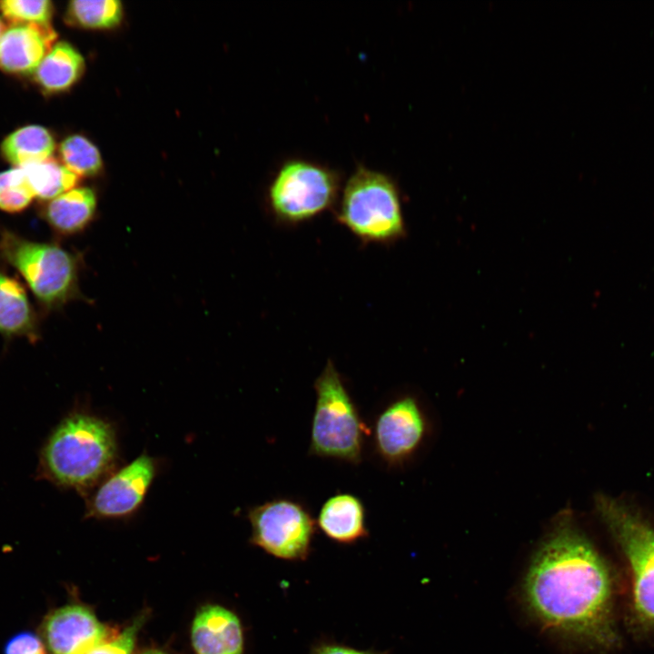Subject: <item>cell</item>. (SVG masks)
<instances>
[{"instance_id":"cell-6","label":"cell","mask_w":654,"mask_h":654,"mask_svg":"<svg viewBox=\"0 0 654 654\" xmlns=\"http://www.w3.org/2000/svg\"><path fill=\"white\" fill-rule=\"evenodd\" d=\"M341 189L336 171L312 161L291 159L283 163L271 181L267 204L279 223L295 225L331 209Z\"/></svg>"},{"instance_id":"cell-15","label":"cell","mask_w":654,"mask_h":654,"mask_svg":"<svg viewBox=\"0 0 654 654\" xmlns=\"http://www.w3.org/2000/svg\"><path fill=\"white\" fill-rule=\"evenodd\" d=\"M0 334L31 342L38 338L37 318L25 287L4 272H0Z\"/></svg>"},{"instance_id":"cell-9","label":"cell","mask_w":654,"mask_h":654,"mask_svg":"<svg viewBox=\"0 0 654 654\" xmlns=\"http://www.w3.org/2000/svg\"><path fill=\"white\" fill-rule=\"evenodd\" d=\"M428 421L416 397L398 396L376 414L372 447L376 456L389 467H400L418 452L428 434Z\"/></svg>"},{"instance_id":"cell-13","label":"cell","mask_w":654,"mask_h":654,"mask_svg":"<svg viewBox=\"0 0 654 654\" xmlns=\"http://www.w3.org/2000/svg\"><path fill=\"white\" fill-rule=\"evenodd\" d=\"M196 654H242L243 639L238 618L218 605H205L196 613L191 629Z\"/></svg>"},{"instance_id":"cell-27","label":"cell","mask_w":654,"mask_h":654,"mask_svg":"<svg viewBox=\"0 0 654 654\" xmlns=\"http://www.w3.org/2000/svg\"><path fill=\"white\" fill-rule=\"evenodd\" d=\"M140 654H168L161 649H148L141 652Z\"/></svg>"},{"instance_id":"cell-10","label":"cell","mask_w":654,"mask_h":654,"mask_svg":"<svg viewBox=\"0 0 654 654\" xmlns=\"http://www.w3.org/2000/svg\"><path fill=\"white\" fill-rule=\"evenodd\" d=\"M158 461L144 452L114 470L97 484L86 499V518L123 520L142 507L157 475Z\"/></svg>"},{"instance_id":"cell-14","label":"cell","mask_w":654,"mask_h":654,"mask_svg":"<svg viewBox=\"0 0 654 654\" xmlns=\"http://www.w3.org/2000/svg\"><path fill=\"white\" fill-rule=\"evenodd\" d=\"M316 524L331 540L353 543L368 534L366 510L362 500L348 492H338L322 505Z\"/></svg>"},{"instance_id":"cell-26","label":"cell","mask_w":654,"mask_h":654,"mask_svg":"<svg viewBox=\"0 0 654 654\" xmlns=\"http://www.w3.org/2000/svg\"><path fill=\"white\" fill-rule=\"evenodd\" d=\"M316 654H372L370 652L360 651L340 646H325L320 649Z\"/></svg>"},{"instance_id":"cell-23","label":"cell","mask_w":654,"mask_h":654,"mask_svg":"<svg viewBox=\"0 0 654 654\" xmlns=\"http://www.w3.org/2000/svg\"><path fill=\"white\" fill-rule=\"evenodd\" d=\"M0 10L13 25H50L54 7L49 0H4L0 2Z\"/></svg>"},{"instance_id":"cell-12","label":"cell","mask_w":654,"mask_h":654,"mask_svg":"<svg viewBox=\"0 0 654 654\" xmlns=\"http://www.w3.org/2000/svg\"><path fill=\"white\" fill-rule=\"evenodd\" d=\"M56 37L51 25H12L1 39L0 68L16 74L35 73Z\"/></svg>"},{"instance_id":"cell-7","label":"cell","mask_w":654,"mask_h":654,"mask_svg":"<svg viewBox=\"0 0 654 654\" xmlns=\"http://www.w3.org/2000/svg\"><path fill=\"white\" fill-rule=\"evenodd\" d=\"M597 508L630 569L633 624L640 630H653L654 530L613 500L601 497Z\"/></svg>"},{"instance_id":"cell-17","label":"cell","mask_w":654,"mask_h":654,"mask_svg":"<svg viewBox=\"0 0 654 654\" xmlns=\"http://www.w3.org/2000/svg\"><path fill=\"white\" fill-rule=\"evenodd\" d=\"M84 68V59L78 50L62 41L45 54L35 72V79L45 93H63L81 78Z\"/></svg>"},{"instance_id":"cell-1","label":"cell","mask_w":654,"mask_h":654,"mask_svg":"<svg viewBox=\"0 0 654 654\" xmlns=\"http://www.w3.org/2000/svg\"><path fill=\"white\" fill-rule=\"evenodd\" d=\"M522 596L530 615L553 634L599 649L619 641L611 571L567 512L533 556Z\"/></svg>"},{"instance_id":"cell-19","label":"cell","mask_w":654,"mask_h":654,"mask_svg":"<svg viewBox=\"0 0 654 654\" xmlns=\"http://www.w3.org/2000/svg\"><path fill=\"white\" fill-rule=\"evenodd\" d=\"M20 168L23 169L35 197L44 201L54 199L74 188L79 181L78 176L54 158Z\"/></svg>"},{"instance_id":"cell-5","label":"cell","mask_w":654,"mask_h":654,"mask_svg":"<svg viewBox=\"0 0 654 654\" xmlns=\"http://www.w3.org/2000/svg\"><path fill=\"white\" fill-rule=\"evenodd\" d=\"M0 257L20 273L43 308L58 309L79 297L78 261L59 244L2 230Z\"/></svg>"},{"instance_id":"cell-20","label":"cell","mask_w":654,"mask_h":654,"mask_svg":"<svg viewBox=\"0 0 654 654\" xmlns=\"http://www.w3.org/2000/svg\"><path fill=\"white\" fill-rule=\"evenodd\" d=\"M124 8L117 0H75L65 10L64 21L74 27L93 30L112 29L118 26Z\"/></svg>"},{"instance_id":"cell-16","label":"cell","mask_w":654,"mask_h":654,"mask_svg":"<svg viewBox=\"0 0 654 654\" xmlns=\"http://www.w3.org/2000/svg\"><path fill=\"white\" fill-rule=\"evenodd\" d=\"M96 195L89 187L73 188L47 201L41 210L46 223L57 233L72 235L83 231L93 220Z\"/></svg>"},{"instance_id":"cell-21","label":"cell","mask_w":654,"mask_h":654,"mask_svg":"<svg viewBox=\"0 0 654 654\" xmlns=\"http://www.w3.org/2000/svg\"><path fill=\"white\" fill-rule=\"evenodd\" d=\"M58 153L61 164L79 178L94 176L103 168L98 148L82 134H72L64 139Z\"/></svg>"},{"instance_id":"cell-8","label":"cell","mask_w":654,"mask_h":654,"mask_svg":"<svg viewBox=\"0 0 654 654\" xmlns=\"http://www.w3.org/2000/svg\"><path fill=\"white\" fill-rule=\"evenodd\" d=\"M250 541L274 557L302 560L309 553L316 521L309 509L290 498H275L249 509Z\"/></svg>"},{"instance_id":"cell-11","label":"cell","mask_w":654,"mask_h":654,"mask_svg":"<svg viewBox=\"0 0 654 654\" xmlns=\"http://www.w3.org/2000/svg\"><path fill=\"white\" fill-rule=\"evenodd\" d=\"M113 636V630L82 604L54 609L42 624L43 641L51 654H86Z\"/></svg>"},{"instance_id":"cell-3","label":"cell","mask_w":654,"mask_h":654,"mask_svg":"<svg viewBox=\"0 0 654 654\" xmlns=\"http://www.w3.org/2000/svg\"><path fill=\"white\" fill-rule=\"evenodd\" d=\"M335 215L364 243L391 244L406 233L397 184L386 173L363 165L343 185Z\"/></svg>"},{"instance_id":"cell-2","label":"cell","mask_w":654,"mask_h":654,"mask_svg":"<svg viewBox=\"0 0 654 654\" xmlns=\"http://www.w3.org/2000/svg\"><path fill=\"white\" fill-rule=\"evenodd\" d=\"M44 458L58 484L83 493L91 491L115 470L119 459L115 429L98 415L73 413L53 432Z\"/></svg>"},{"instance_id":"cell-25","label":"cell","mask_w":654,"mask_h":654,"mask_svg":"<svg viewBox=\"0 0 654 654\" xmlns=\"http://www.w3.org/2000/svg\"><path fill=\"white\" fill-rule=\"evenodd\" d=\"M5 654H46L44 641L30 631L12 637L5 647Z\"/></svg>"},{"instance_id":"cell-24","label":"cell","mask_w":654,"mask_h":654,"mask_svg":"<svg viewBox=\"0 0 654 654\" xmlns=\"http://www.w3.org/2000/svg\"><path fill=\"white\" fill-rule=\"evenodd\" d=\"M145 619L146 615L141 614L121 633L94 647L86 654H133L137 634Z\"/></svg>"},{"instance_id":"cell-4","label":"cell","mask_w":654,"mask_h":654,"mask_svg":"<svg viewBox=\"0 0 654 654\" xmlns=\"http://www.w3.org/2000/svg\"><path fill=\"white\" fill-rule=\"evenodd\" d=\"M313 389L316 400L309 453L359 464L362 460L364 438L371 430L331 360L315 380Z\"/></svg>"},{"instance_id":"cell-22","label":"cell","mask_w":654,"mask_h":654,"mask_svg":"<svg viewBox=\"0 0 654 654\" xmlns=\"http://www.w3.org/2000/svg\"><path fill=\"white\" fill-rule=\"evenodd\" d=\"M35 194L22 168L0 173V210L15 213L31 203Z\"/></svg>"},{"instance_id":"cell-28","label":"cell","mask_w":654,"mask_h":654,"mask_svg":"<svg viewBox=\"0 0 654 654\" xmlns=\"http://www.w3.org/2000/svg\"><path fill=\"white\" fill-rule=\"evenodd\" d=\"M5 25H4L3 21L0 19V43H1L2 36L5 31Z\"/></svg>"},{"instance_id":"cell-18","label":"cell","mask_w":654,"mask_h":654,"mask_svg":"<svg viewBox=\"0 0 654 654\" xmlns=\"http://www.w3.org/2000/svg\"><path fill=\"white\" fill-rule=\"evenodd\" d=\"M54 150L52 134L45 127L35 124L15 130L1 144L3 157L16 167L47 160Z\"/></svg>"}]
</instances>
